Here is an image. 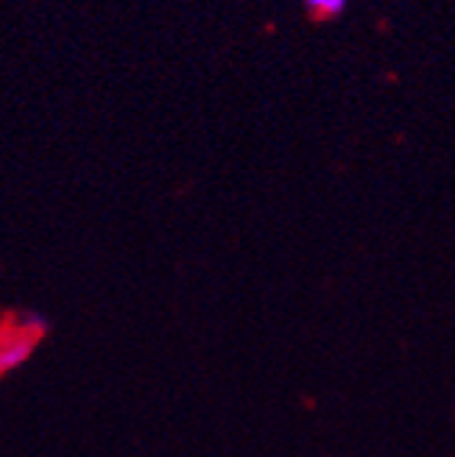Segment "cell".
Here are the masks:
<instances>
[{"label":"cell","mask_w":455,"mask_h":457,"mask_svg":"<svg viewBox=\"0 0 455 457\" xmlns=\"http://www.w3.org/2000/svg\"><path fill=\"white\" fill-rule=\"evenodd\" d=\"M31 346H34V343L26 340V337H17V340H9V343H0V374L17 369L20 362H26L29 354H31Z\"/></svg>","instance_id":"1"},{"label":"cell","mask_w":455,"mask_h":457,"mask_svg":"<svg viewBox=\"0 0 455 457\" xmlns=\"http://www.w3.org/2000/svg\"><path fill=\"white\" fill-rule=\"evenodd\" d=\"M305 6L316 20H327V17H335L344 12L347 0H305Z\"/></svg>","instance_id":"2"}]
</instances>
